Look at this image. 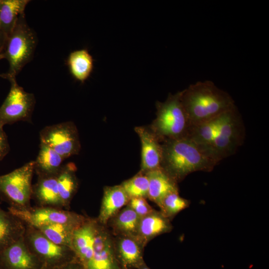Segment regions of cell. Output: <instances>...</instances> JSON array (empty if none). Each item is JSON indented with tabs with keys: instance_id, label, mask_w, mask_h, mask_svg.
Returning a JSON list of instances; mask_svg holds the SVG:
<instances>
[{
	"instance_id": "obj_1",
	"label": "cell",
	"mask_w": 269,
	"mask_h": 269,
	"mask_svg": "<svg viewBox=\"0 0 269 269\" xmlns=\"http://www.w3.org/2000/svg\"><path fill=\"white\" fill-rule=\"evenodd\" d=\"M161 168L176 182L196 171H211L219 162L209 149L190 137L164 140Z\"/></svg>"
},
{
	"instance_id": "obj_2",
	"label": "cell",
	"mask_w": 269,
	"mask_h": 269,
	"mask_svg": "<svg viewBox=\"0 0 269 269\" xmlns=\"http://www.w3.org/2000/svg\"><path fill=\"white\" fill-rule=\"evenodd\" d=\"M190 127L215 118L235 106L232 97L211 81H198L181 91Z\"/></svg>"
},
{
	"instance_id": "obj_3",
	"label": "cell",
	"mask_w": 269,
	"mask_h": 269,
	"mask_svg": "<svg viewBox=\"0 0 269 269\" xmlns=\"http://www.w3.org/2000/svg\"><path fill=\"white\" fill-rule=\"evenodd\" d=\"M37 41L36 34L28 25L25 13L21 14L7 36L1 52L3 59L9 65L8 71L2 74V78H16L32 59Z\"/></svg>"
},
{
	"instance_id": "obj_4",
	"label": "cell",
	"mask_w": 269,
	"mask_h": 269,
	"mask_svg": "<svg viewBox=\"0 0 269 269\" xmlns=\"http://www.w3.org/2000/svg\"><path fill=\"white\" fill-rule=\"evenodd\" d=\"M156 117L150 130L162 142L186 136L190 123L181 101V91L170 94L163 102L156 104Z\"/></svg>"
},
{
	"instance_id": "obj_5",
	"label": "cell",
	"mask_w": 269,
	"mask_h": 269,
	"mask_svg": "<svg viewBox=\"0 0 269 269\" xmlns=\"http://www.w3.org/2000/svg\"><path fill=\"white\" fill-rule=\"evenodd\" d=\"M245 137L243 120L236 106L221 115L215 136L208 149L219 162L234 154Z\"/></svg>"
},
{
	"instance_id": "obj_6",
	"label": "cell",
	"mask_w": 269,
	"mask_h": 269,
	"mask_svg": "<svg viewBox=\"0 0 269 269\" xmlns=\"http://www.w3.org/2000/svg\"><path fill=\"white\" fill-rule=\"evenodd\" d=\"M34 172V161H30L8 173L0 175V196L9 207L18 209L30 207Z\"/></svg>"
},
{
	"instance_id": "obj_7",
	"label": "cell",
	"mask_w": 269,
	"mask_h": 269,
	"mask_svg": "<svg viewBox=\"0 0 269 269\" xmlns=\"http://www.w3.org/2000/svg\"><path fill=\"white\" fill-rule=\"evenodd\" d=\"M23 237L29 250L46 269H53L78 259L71 248L54 243L34 227L26 225Z\"/></svg>"
},
{
	"instance_id": "obj_8",
	"label": "cell",
	"mask_w": 269,
	"mask_h": 269,
	"mask_svg": "<svg viewBox=\"0 0 269 269\" xmlns=\"http://www.w3.org/2000/svg\"><path fill=\"white\" fill-rule=\"evenodd\" d=\"M9 91L0 107V124L4 126L19 121L31 122L35 99L33 94L26 92L15 78L7 79Z\"/></svg>"
},
{
	"instance_id": "obj_9",
	"label": "cell",
	"mask_w": 269,
	"mask_h": 269,
	"mask_svg": "<svg viewBox=\"0 0 269 269\" xmlns=\"http://www.w3.org/2000/svg\"><path fill=\"white\" fill-rule=\"evenodd\" d=\"M7 209L8 211L22 221L25 225L34 227L55 223L78 227L87 218L74 212L50 207H29L26 209L8 207Z\"/></svg>"
},
{
	"instance_id": "obj_10",
	"label": "cell",
	"mask_w": 269,
	"mask_h": 269,
	"mask_svg": "<svg viewBox=\"0 0 269 269\" xmlns=\"http://www.w3.org/2000/svg\"><path fill=\"white\" fill-rule=\"evenodd\" d=\"M39 136L40 143L53 149L64 159L78 154L80 150L78 131L72 122L46 126Z\"/></svg>"
},
{
	"instance_id": "obj_11",
	"label": "cell",
	"mask_w": 269,
	"mask_h": 269,
	"mask_svg": "<svg viewBox=\"0 0 269 269\" xmlns=\"http://www.w3.org/2000/svg\"><path fill=\"white\" fill-rule=\"evenodd\" d=\"M84 269H121L117 259L114 237L106 226L99 225L92 258Z\"/></svg>"
},
{
	"instance_id": "obj_12",
	"label": "cell",
	"mask_w": 269,
	"mask_h": 269,
	"mask_svg": "<svg viewBox=\"0 0 269 269\" xmlns=\"http://www.w3.org/2000/svg\"><path fill=\"white\" fill-rule=\"evenodd\" d=\"M0 268L43 269L44 267L37 257L29 250L23 236L0 253Z\"/></svg>"
},
{
	"instance_id": "obj_13",
	"label": "cell",
	"mask_w": 269,
	"mask_h": 269,
	"mask_svg": "<svg viewBox=\"0 0 269 269\" xmlns=\"http://www.w3.org/2000/svg\"><path fill=\"white\" fill-rule=\"evenodd\" d=\"M99 225L97 219L87 218L73 232L72 249L83 267L92 257Z\"/></svg>"
},
{
	"instance_id": "obj_14",
	"label": "cell",
	"mask_w": 269,
	"mask_h": 269,
	"mask_svg": "<svg viewBox=\"0 0 269 269\" xmlns=\"http://www.w3.org/2000/svg\"><path fill=\"white\" fill-rule=\"evenodd\" d=\"M141 143V161L140 172L145 173L161 168L162 145L158 137L150 129L144 127L135 128Z\"/></svg>"
},
{
	"instance_id": "obj_15",
	"label": "cell",
	"mask_w": 269,
	"mask_h": 269,
	"mask_svg": "<svg viewBox=\"0 0 269 269\" xmlns=\"http://www.w3.org/2000/svg\"><path fill=\"white\" fill-rule=\"evenodd\" d=\"M114 244L116 256L121 269H136L144 262V247L136 238L116 236Z\"/></svg>"
},
{
	"instance_id": "obj_16",
	"label": "cell",
	"mask_w": 269,
	"mask_h": 269,
	"mask_svg": "<svg viewBox=\"0 0 269 269\" xmlns=\"http://www.w3.org/2000/svg\"><path fill=\"white\" fill-rule=\"evenodd\" d=\"M130 200L121 185L105 187L99 214L97 218L99 223L106 226L115 215L128 205Z\"/></svg>"
},
{
	"instance_id": "obj_17",
	"label": "cell",
	"mask_w": 269,
	"mask_h": 269,
	"mask_svg": "<svg viewBox=\"0 0 269 269\" xmlns=\"http://www.w3.org/2000/svg\"><path fill=\"white\" fill-rule=\"evenodd\" d=\"M170 220L154 210L140 218L136 239L143 247L152 239L172 230Z\"/></svg>"
},
{
	"instance_id": "obj_18",
	"label": "cell",
	"mask_w": 269,
	"mask_h": 269,
	"mask_svg": "<svg viewBox=\"0 0 269 269\" xmlns=\"http://www.w3.org/2000/svg\"><path fill=\"white\" fill-rule=\"evenodd\" d=\"M32 197L41 207L62 209L63 205L58 190L57 175L38 176L32 186Z\"/></svg>"
},
{
	"instance_id": "obj_19",
	"label": "cell",
	"mask_w": 269,
	"mask_h": 269,
	"mask_svg": "<svg viewBox=\"0 0 269 269\" xmlns=\"http://www.w3.org/2000/svg\"><path fill=\"white\" fill-rule=\"evenodd\" d=\"M145 173L148 179L147 198L158 206L168 194L178 191L177 182L161 168Z\"/></svg>"
},
{
	"instance_id": "obj_20",
	"label": "cell",
	"mask_w": 269,
	"mask_h": 269,
	"mask_svg": "<svg viewBox=\"0 0 269 269\" xmlns=\"http://www.w3.org/2000/svg\"><path fill=\"white\" fill-rule=\"evenodd\" d=\"M25 229L22 221L0 207V253L23 237Z\"/></svg>"
},
{
	"instance_id": "obj_21",
	"label": "cell",
	"mask_w": 269,
	"mask_h": 269,
	"mask_svg": "<svg viewBox=\"0 0 269 269\" xmlns=\"http://www.w3.org/2000/svg\"><path fill=\"white\" fill-rule=\"evenodd\" d=\"M140 218L128 205L120 210L108 222L115 236L136 238Z\"/></svg>"
},
{
	"instance_id": "obj_22",
	"label": "cell",
	"mask_w": 269,
	"mask_h": 269,
	"mask_svg": "<svg viewBox=\"0 0 269 269\" xmlns=\"http://www.w3.org/2000/svg\"><path fill=\"white\" fill-rule=\"evenodd\" d=\"M77 168L73 163L62 165L57 174L58 190L63 207L69 208L78 187Z\"/></svg>"
},
{
	"instance_id": "obj_23",
	"label": "cell",
	"mask_w": 269,
	"mask_h": 269,
	"mask_svg": "<svg viewBox=\"0 0 269 269\" xmlns=\"http://www.w3.org/2000/svg\"><path fill=\"white\" fill-rule=\"evenodd\" d=\"M64 159L46 145L40 143L39 150L34 161V171L38 176L57 175Z\"/></svg>"
},
{
	"instance_id": "obj_24",
	"label": "cell",
	"mask_w": 269,
	"mask_h": 269,
	"mask_svg": "<svg viewBox=\"0 0 269 269\" xmlns=\"http://www.w3.org/2000/svg\"><path fill=\"white\" fill-rule=\"evenodd\" d=\"M94 60L87 49L71 52L67 58V65L72 76L84 83L90 76L94 68Z\"/></svg>"
},
{
	"instance_id": "obj_25",
	"label": "cell",
	"mask_w": 269,
	"mask_h": 269,
	"mask_svg": "<svg viewBox=\"0 0 269 269\" xmlns=\"http://www.w3.org/2000/svg\"><path fill=\"white\" fill-rule=\"evenodd\" d=\"M28 0H1L0 2V27L7 36L19 17L24 12Z\"/></svg>"
},
{
	"instance_id": "obj_26",
	"label": "cell",
	"mask_w": 269,
	"mask_h": 269,
	"mask_svg": "<svg viewBox=\"0 0 269 269\" xmlns=\"http://www.w3.org/2000/svg\"><path fill=\"white\" fill-rule=\"evenodd\" d=\"M54 243L72 249V240L74 230L78 227L72 225L55 223L35 227Z\"/></svg>"
},
{
	"instance_id": "obj_27",
	"label": "cell",
	"mask_w": 269,
	"mask_h": 269,
	"mask_svg": "<svg viewBox=\"0 0 269 269\" xmlns=\"http://www.w3.org/2000/svg\"><path fill=\"white\" fill-rule=\"evenodd\" d=\"M221 115V114L215 118L191 126L187 136L208 149L216 133Z\"/></svg>"
},
{
	"instance_id": "obj_28",
	"label": "cell",
	"mask_w": 269,
	"mask_h": 269,
	"mask_svg": "<svg viewBox=\"0 0 269 269\" xmlns=\"http://www.w3.org/2000/svg\"><path fill=\"white\" fill-rule=\"evenodd\" d=\"M120 185L130 199L138 197L147 198L148 179L145 173L139 171Z\"/></svg>"
},
{
	"instance_id": "obj_29",
	"label": "cell",
	"mask_w": 269,
	"mask_h": 269,
	"mask_svg": "<svg viewBox=\"0 0 269 269\" xmlns=\"http://www.w3.org/2000/svg\"><path fill=\"white\" fill-rule=\"evenodd\" d=\"M190 202L179 195L178 191L168 194L162 200L158 207L162 214L170 220L181 211L187 208Z\"/></svg>"
},
{
	"instance_id": "obj_30",
	"label": "cell",
	"mask_w": 269,
	"mask_h": 269,
	"mask_svg": "<svg viewBox=\"0 0 269 269\" xmlns=\"http://www.w3.org/2000/svg\"><path fill=\"white\" fill-rule=\"evenodd\" d=\"M129 206L141 218L152 212L154 209L148 203L146 198L142 197L130 199Z\"/></svg>"
},
{
	"instance_id": "obj_31",
	"label": "cell",
	"mask_w": 269,
	"mask_h": 269,
	"mask_svg": "<svg viewBox=\"0 0 269 269\" xmlns=\"http://www.w3.org/2000/svg\"><path fill=\"white\" fill-rule=\"evenodd\" d=\"M3 128V126L0 124V161L3 159L10 150L7 137Z\"/></svg>"
},
{
	"instance_id": "obj_32",
	"label": "cell",
	"mask_w": 269,
	"mask_h": 269,
	"mask_svg": "<svg viewBox=\"0 0 269 269\" xmlns=\"http://www.w3.org/2000/svg\"><path fill=\"white\" fill-rule=\"evenodd\" d=\"M53 269H84V268L77 259L65 265Z\"/></svg>"
},
{
	"instance_id": "obj_33",
	"label": "cell",
	"mask_w": 269,
	"mask_h": 269,
	"mask_svg": "<svg viewBox=\"0 0 269 269\" xmlns=\"http://www.w3.org/2000/svg\"><path fill=\"white\" fill-rule=\"evenodd\" d=\"M6 38V35L0 27V53L3 50Z\"/></svg>"
},
{
	"instance_id": "obj_34",
	"label": "cell",
	"mask_w": 269,
	"mask_h": 269,
	"mask_svg": "<svg viewBox=\"0 0 269 269\" xmlns=\"http://www.w3.org/2000/svg\"><path fill=\"white\" fill-rule=\"evenodd\" d=\"M136 269H150L145 264V262L141 264Z\"/></svg>"
},
{
	"instance_id": "obj_35",
	"label": "cell",
	"mask_w": 269,
	"mask_h": 269,
	"mask_svg": "<svg viewBox=\"0 0 269 269\" xmlns=\"http://www.w3.org/2000/svg\"><path fill=\"white\" fill-rule=\"evenodd\" d=\"M3 59L1 53H0V60ZM0 77L2 78V74H0Z\"/></svg>"
},
{
	"instance_id": "obj_36",
	"label": "cell",
	"mask_w": 269,
	"mask_h": 269,
	"mask_svg": "<svg viewBox=\"0 0 269 269\" xmlns=\"http://www.w3.org/2000/svg\"><path fill=\"white\" fill-rule=\"evenodd\" d=\"M43 269H45V268H44Z\"/></svg>"
},
{
	"instance_id": "obj_37",
	"label": "cell",
	"mask_w": 269,
	"mask_h": 269,
	"mask_svg": "<svg viewBox=\"0 0 269 269\" xmlns=\"http://www.w3.org/2000/svg\"><path fill=\"white\" fill-rule=\"evenodd\" d=\"M0 1H1V0H0Z\"/></svg>"
},
{
	"instance_id": "obj_38",
	"label": "cell",
	"mask_w": 269,
	"mask_h": 269,
	"mask_svg": "<svg viewBox=\"0 0 269 269\" xmlns=\"http://www.w3.org/2000/svg\"></svg>"
}]
</instances>
